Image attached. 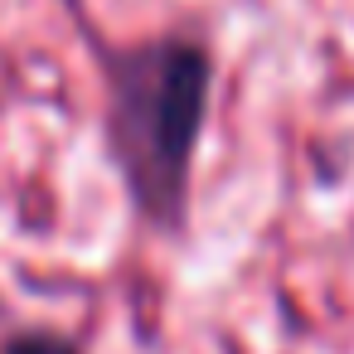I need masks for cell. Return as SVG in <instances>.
<instances>
[{
	"label": "cell",
	"mask_w": 354,
	"mask_h": 354,
	"mask_svg": "<svg viewBox=\"0 0 354 354\" xmlns=\"http://www.w3.org/2000/svg\"><path fill=\"white\" fill-rule=\"evenodd\" d=\"M0 354H78L68 339H59V335H44V330H35V335H15Z\"/></svg>",
	"instance_id": "cell-2"
},
{
	"label": "cell",
	"mask_w": 354,
	"mask_h": 354,
	"mask_svg": "<svg viewBox=\"0 0 354 354\" xmlns=\"http://www.w3.org/2000/svg\"><path fill=\"white\" fill-rule=\"evenodd\" d=\"M209 107V59L194 44L156 39L112 64L107 131L136 204L156 223H175L189 189Z\"/></svg>",
	"instance_id": "cell-1"
}]
</instances>
